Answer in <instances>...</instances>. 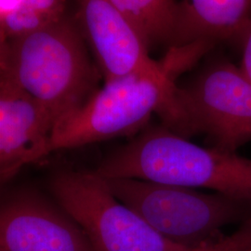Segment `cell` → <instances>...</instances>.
<instances>
[{
    "mask_svg": "<svg viewBox=\"0 0 251 251\" xmlns=\"http://www.w3.org/2000/svg\"><path fill=\"white\" fill-rule=\"evenodd\" d=\"M95 172L104 179L210 189L251 204V159L218 147L198 146L165 125L147 126L111 152Z\"/></svg>",
    "mask_w": 251,
    "mask_h": 251,
    "instance_id": "6da1fadb",
    "label": "cell"
},
{
    "mask_svg": "<svg viewBox=\"0 0 251 251\" xmlns=\"http://www.w3.org/2000/svg\"><path fill=\"white\" fill-rule=\"evenodd\" d=\"M162 60L164 66L158 72L104 81L81 106L55 124L51 151L138 134L154 113L164 125L186 138V124L177 97L179 75L170 54Z\"/></svg>",
    "mask_w": 251,
    "mask_h": 251,
    "instance_id": "7a4b0ae2",
    "label": "cell"
},
{
    "mask_svg": "<svg viewBox=\"0 0 251 251\" xmlns=\"http://www.w3.org/2000/svg\"><path fill=\"white\" fill-rule=\"evenodd\" d=\"M0 75L38 100L55 124L97 90L80 30L65 17L1 42Z\"/></svg>",
    "mask_w": 251,
    "mask_h": 251,
    "instance_id": "3957f363",
    "label": "cell"
},
{
    "mask_svg": "<svg viewBox=\"0 0 251 251\" xmlns=\"http://www.w3.org/2000/svg\"><path fill=\"white\" fill-rule=\"evenodd\" d=\"M115 197L162 236L194 249L217 238L226 225L247 215L251 204L221 194L137 179H105Z\"/></svg>",
    "mask_w": 251,
    "mask_h": 251,
    "instance_id": "277c9868",
    "label": "cell"
},
{
    "mask_svg": "<svg viewBox=\"0 0 251 251\" xmlns=\"http://www.w3.org/2000/svg\"><path fill=\"white\" fill-rule=\"evenodd\" d=\"M54 201L85 232L94 251H188L119 201L95 171H63L50 179Z\"/></svg>",
    "mask_w": 251,
    "mask_h": 251,
    "instance_id": "5b68a950",
    "label": "cell"
},
{
    "mask_svg": "<svg viewBox=\"0 0 251 251\" xmlns=\"http://www.w3.org/2000/svg\"><path fill=\"white\" fill-rule=\"evenodd\" d=\"M177 97L188 135L205 132L218 148L234 152L251 140V81L225 60L210 63Z\"/></svg>",
    "mask_w": 251,
    "mask_h": 251,
    "instance_id": "8992f818",
    "label": "cell"
},
{
    "mask_svg": "<svg viewBox=\"0 0 251 251\" xmlns=\"http://www.w3.org/2000/svg\"><path fill=\"white\" fill-rule=\"evenodd\" d=\"M0 251H94L62 206L31 188L7 195L0 207Z\"/></svg>",
    "mask_w": 251,
    "mask_h": 251,
    "instance_id": "52a82bcc",
    "label": "cell"
},
{
    "mask_svg": "<svg viewBox=\"0 0 251 251\" xmlns=\"http://www.w3.org/2000/svg\"><path fill=\"white\" fill-rule=\"evenodd\" d=\"M80 32L89 42L104 81L140 73H155L154 61L144 36L109 0H76Z\"/></svg>",
    "mask_w": 251,
    "mask_h": 251,
    "instance_id": "ba28073f",
    "label": "cell"
},
{
    "mask_svg": "<svg viewBox=\"0 0 251 251\" xmlns=\"http://www.w3.org/2000/svg\"><path fill=\"white\" fill-rule=\"evenodd\" d=\"M53 117L38 100L0 75V179L7 182L51 151Z\"/></svg>",
    "mask_w": 251,
    "mask_h": 251,
    "instance_id": "9c48e42d",
    "label": "cell"
},
{
    "mask_svg": "<svg viewBox=\"0 0 251 251\" xmlns=\"http://www.w3.org/2000/svg\"><path fill=\"white\" fill-rule=\"evenodd\" d=\"M251 20V0H183L172 46L199 40L242 43Z\"/></svg>",
    "mask_w": 251,
    "mask_h": 251,
    "instance_id": "30bf717a",
    "label": "cell"
},
{
    "mask_svg": "<svg viewBox=\"0 0 251 251\" xmlns=\"http://www.w3.org/2000/svg\"><path fill=\"white\" fill-rule=\"evenodd\" d=\"M134 25L148 45H173L179 16L176 0H109Z\"/></svg>",
    "mask_w": 251,
    "mask_h": 251,
    "instance_id": "8fae6325",
    "label": "cell"
},
{
    "mask_svg": "<svg viewBox=\"0 0 251 251\" xmlns=\"http://www.w3.org/2000/svg\"><path fill=\"white\" fill-rule=\"evenodd\" d=\"M65 0H0V17H9L21 29L33 31L64 17Z\"/></svg>",
    "mask_w": 251,
    "mask_h": 251,
    "instance_id": "7c38bea8",
    "label": "cell"
},
{
    "mask_svg": "<svg viewBox=\"0 0 251 251\" xmlns=\"http://www.w3.org/2000/svg\"><path fill=\"white\" fill-rule=\"evenodd\" d=\"M243 57L240 69L251 81V20L242 41Z\"/></svg>",
    "mask_w": 251,
    "mask_h": 251,
    "instance_id": "4fadbf2b",
    "label": "cell"
}]
</instances>
